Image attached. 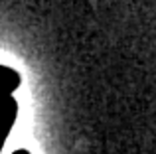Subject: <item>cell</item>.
I'll return each mask as SVG.
<instances>
[{
    "mask_svg": "<svg viewBox=\"0 0 156 154\" xmlns=\"http://www.w3.org/2000/svg\"><path fill=\"white\" fill-rule=\"evenodd\" d=\"M18 111H20V105L14 99V95L0 97V152H2L4 144H6L8 136H10L12 128L16 124Z\"/></svg>",
    "mask_w": 156,
    "mask_h": 154,
    "instance_id": "6da1fadb",
    "label": "cell"
},
{
    "mask_svg": "<svg viewBox=\"0 0 156 154\" xmlns=\"http://www.w3.org/2000/svg\"><path fill=\"white\" fill-rule=\"evenodd\" d=\"M22 85V75L8 65H0V97L14 95Z\"/></svg>",
    "mask_w": 156,
    "mask_h": 154,
    "instance_id": "7a4b0ae2",
    "label": "cell"
},
{
    "mask_svg": "<svg viewBox=\"0 0 156 154\" xmlns=\"http://www.w3.org/2000/svg\"><path fill=\"white\" fill-rule=\"evenodd\" d=\"M12 154H32V152L28 150V148H18V150H14Z\"/></svg>",
    "mask_w": 156,
    "mask_h": 154,
    "instance_id": "3957f363",
    "label": "cell"
}]
</instances>
